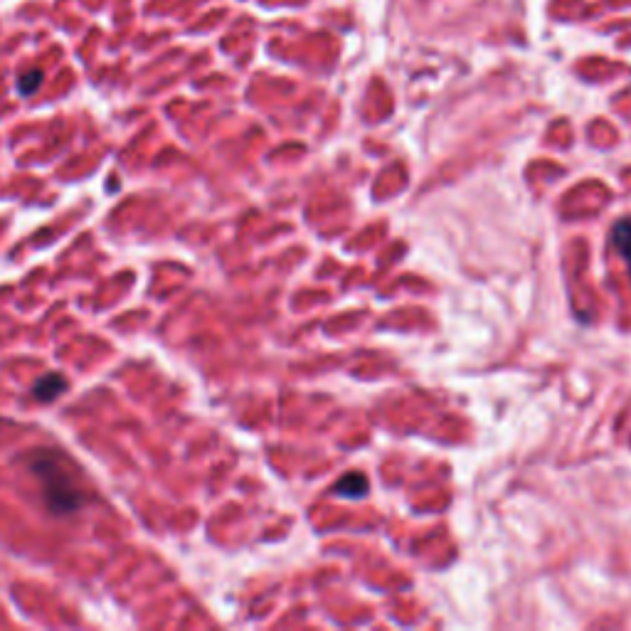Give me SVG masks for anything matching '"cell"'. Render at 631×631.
<instances>
[{
    "instance_id": "obj_1",
    "label": "cell",
    "mask_w": 631,
    "mask_h": 631,
    "mask_svg": "<svg viewBox=\"0 0 631 631\" xmlns=\"http://www.w3.org/2000/svg\"><path fill=\"white\" fill-rule=\"evenodd\" d=\"M30 471L40 479L42 493H45V501L50 506L52 513L57 516H70L82 506V491L77 489V484L72 481V476L67 474L65 466L50 454H37L30 461Z\"/></svg>"
},
{
    "instance_id": "obj_2",
    "label": "cell",
    "mask_w": 631,
    "mask_h": 631,
    "mask_svg": "<svg viewBox=\"0 0 631 631\" xmlns=\"http://www.w3.org/2000/svg\"><path fill=\"white\" fill-rule=\"evenodd\" d=\"M65 390H67V378L60 373L45 375V378L37 380V383L33 385L35 400H40V402H55Z\"/></svg>"
},
{
    "instance_id": "obj_3",
    "label": "cell",
    "mask_w": 631,
    "mask_h": 631,
    "mask_svg": "<svg viewBox=\"0 0 631 631\" xmlns=\"http://www.w3.org/2000/svg\"><path fill=\"white\" fill-rule=\"evenodd\" d=\"M614 242H617V249L622 252L624 262H627L631 272V220H622L614 227Z\"/></svg>"
},
{
    "instance_id": "obj_4",
    "label": "cell",
    "mask_w": 631,
    "mask_h": 631,
    "mask_svg": "<svg viewBox=\"0 0 631 631\" xmlns=\"http://www.w3.org/2000/svg\"><path fill=\"white\" fill-rule=\"evenodd\" d=\"M42 79H45V74H42L40 70H30V72H25L23 77L18 79V92L23 94V97H30V94H35L37 89H40Z\"/></svg>"
},
{
    "instance_id": "obj_5",
    "label": "cell",
    "mask_w": 631,
    "mask_h": 631,
    "mask_svg": "<svg viewBox=\"0 0 631 631\" xmlns=\"http://www.w3.org/2000/svg\"><path fill=\"white\" fill-rule=\"evenodd\" d=\"M365 489H368V481H365L363 476H355V474L348 476L346 481H341V484L336 486L338 493H343V496H351V498H358Z\"/></svg>"
}]
</instances>
